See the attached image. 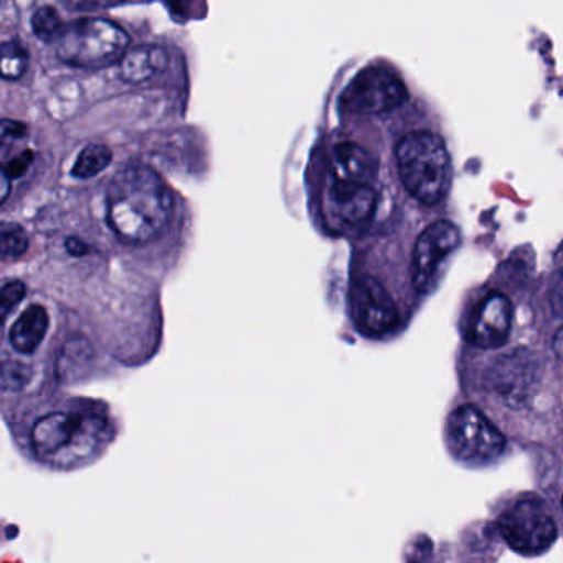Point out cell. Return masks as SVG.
I'll return each instance as SVG.
<instances>
[{"instance_id":"15","label":"cell","mask_w":563,"mask_h":563,"mask_svg":"<svg viewBox=\"0 0 563 563\" xmlns=\"http://www.w3.org/2000/svg\"><path fill=\"white\" fill-rule=\"evenodd\" d=\"M111 161H113V153L110 147L103 146V144H90L78 156L77 163L71 169V176L77 179H91V177L103 173L110 166Z\"/></svg>"},{"instance_id":"16","label":"cell","mask_w":563,"mask_h":563,"mask_svg":"<svg viewBox=\"0 0 563 563\" xmlns=\"http://www.w3.org/2000/svg\"><path fill=\"white\" fill-rule=\"evenodd\" d=\"M27 48L19 41L5 42L0 45V78L8 81H18L24 77L29 68Z\"/></svg>"},{"instance_id":"21","label":"cell","mask_w":563,"mask_h":563,"mask_svg":"<svg viewBox=\"0 0 563 563\" xmlns=\"http://www.w3.org/2000/svg\"><path fill=\"white\" fill-rule=\"evenodd\" d=\"M27 124L15 120H0V150H8L12 144L27 137Z\"/></svg>"},{"instance_id":"17","label":"cell","mask_w":563,"mask_h":563,"mask_svg":"<svg viewBox=\"0 0 563 563\" xmlns=\"http://www.w3.org/2000/svg\"><path fill=\"white\" fill-rule=\"evenodd\" d=\"M65 24L57 9L44 5L32 15V31L45 44H54L60 37Z\"/></svg>"},{"instance_id":"10","label":"cell","mask_w":563,"mask_h":563,"mask_svg":"<svg viewBox=\"0 0 563 563\" xmlns=\"http://www.w3.org/2000/svg\"><path fill=\"white\" fill-rule=\"evenodd\" d=\"M512 325V305L507 296L493 292L474 311L467 329V341L479 349H496L506 344Z\"/></svg>"},{"instance_id":"13","label":"cell","mask_w":563,"mask_h":563,"mask_svg":"<svg viewBox=\"0 0 563 563\" xmlns=\"http://www.w3.org/2000/svg\"><path fill=\"white\" fill-rule=\"evenodd\" d=\"M169 55L159 45H137L128 48L120 62V75L126 84H143L166 70Z\"/></svg>"},{"instance_id":"14","label":"cell","mask_w":563,"mask_h":563,"mask_svg":"<svg viewBox=\"0 0 563 563\" xmlns=\"http://www.w3.org/2000/svg\"><path fill=\"white\" fill-rule=\"evenodd\" d=\"M48 325H51V318H48L47 309L41 305L29 306L12 325L11 334H9L12 347L19 354H34L44 342Z\"/></svg>"},{"instance_id":"6","label":"cell","mask_w":563,"mask_h":563,"mask_svg":"<svg viewBox=\"0 0 563 563\" xmlns=\"http://www.w3.org/2000/svg\"><path fill=\"white\" fill-rule=\"evenodd\" d=\"M407 97V87L394 68L372 65L352 78L341 103L351 113L380 114L400 107Z\"/></svg>"},{"instance_id":"8","label":"cell","mask_w":563,"mask_h":563,"mask_svg":"<svg viewBox=\"0 0 563 563\" xmlns=\"http://www.w3.org/2000/svg\"><path fill=\"white\" fill-rule=\"evenodd\" d=\"M460 240V230L446 220L434 222L421 233L411 256V282L418 291H428L433 286L441 262L456 250Z\"/></svg>"},{"instance_id":"20","label":"cell","mask_w":563,"mask_h":563,"mask_svg":"<svg viewBox=\"0 0 563 563\" xmlns=\"http://www.w3.org/2000/svg\"><path fill=\"white\" fill-rule=\"evenodd\" d=\"M31 380V368L18 361H5L0 364V388L19 390Z\"/></svg>"},{"instance_id":"11","label":"cell","mask_w":563,"mask_h":563,"mask_svg":"<svg viewBox=\"0 0 563 563\" xmlns=\"http://www.w3.org/2000/svg\"><path fill=\"white\" fill-rule=\"evenodd\" d=\"M85 421L80 415L57 413L47 415L35 423L32 430V448L41 457H55L64 453L70 444L87 434L84 430Z\"/></svg>"},{"instance_id":"7","label":"cell","mask_w":563,"mask_h":563,"mask_svg":"<svg viewBox=\"0 0 563 563\" xmlns=\"http://www.w3.org/2000/svg\"><path fill=\"white\" fill-rule=\"evenodd\" d=\"M351 312L355 328L365 335H382L398 324V309L384 285L361 278L351 286Z\"/></svg>"},{"instance_id":"22","label":"cell","mask_w":563,"mask_h":563,"mask_svg":"<svg viewBox=\"0 0 563 563\" xmlns=\"http://www.w3.org/2000/svg\"><path fill=\"white\" fill-rule=\"evenodd\" d=\"M35 154L32 151H24V153L19 154L15 159H12L8 166L4 167L5 174H8L9 179H19V177L24 176L27 173L29 167L34 163Z\"/></svg>"},{"instance_id":"24","label":"cell","mask_w":563,"mask_h":563,"mask_svg":"<svg viewBox=\"0 0 563 563\" xmlns=\"http://www.w3.org/2000/svg\"><path fill=\"white\" fill-rule=\"evenodd\" d=\"M11 194V179L5 174L4 167L0 166V206L5 202Z\"/></svg>"},{"instance_id":"3","label":"cell","mask_w":563,"mask_h":563,"mask_svg":"<svg viewBox=\"0 0 563 563\" xmlns=\"http://www.w3.org/2000/svg\"><path fill=\"white\" fill-rule=\"evenodd\" d=\"M57 44L64 64L87 70H100L121 62L130 48V34L117 22L103 18H84L65 25Z\"/></svg>"},{"instance_id":"4","label":"cell","mask_w":563,"mask_h":563,"mask_svg":"<svg viewBox=\"0 0 563 563\" xmlns=\"http://www.w3.org/2000/svg\"><path fill=\"white\" fill-rule=\"evenodd\" d=\"M499 529L510 549L523 555L545 552L559 533L552 509L540 497L517 500L500 517Z\"/></svg>"},{"instance_id":"1","label":"cell","mask_w":563,"mask_h":563,"mask_svg":"<svg viewBox=\"0 0 563 563\" xmlns=\"http://www.w3.org/2000/svg\"><path fill=\"white\" fill-rule=\"evenodd\" d=\"M107 219L118 239L147 243L157 239L174 216V199L159 174L143 164H131L111 180Z\"/></svg>"},{"instance_id":"5","label":"cell","mask_w":563,"mask_h":563,"mask_svg":"<svg viewBox=\"0 0 563 563\" xmlns=\"http://www.w3.org/2000/svg\"><path fill=\"white\" fill-rule=\"evenodd\" d=\"M448 441L460 460L467 463H487L506 450V438L477 408L464 405L451 413L448 421Z\"/></svg>"},{"instance_id":"18","label":"cell","mask_w":563,"mask_h":563,"mask_svg":"<svg viewBox=\"0 0 563 563\" xmlns=\"http://www.w3.org/2000/svg\"><path fill=\"white\" fill-rule=\"evenodd\" d=\"M31 245L24 227L14 222L0 223V255L8 258H18L24 255Z\"/></svg>"},{"instance_id":"9","label":"cell","mask_w":563,"mask_h":563,"mask_svg":"<svg viewBox=\"0 0 563 563\" xmlns=\"http://www.w3.org/2000/svg\"><path fill=\"white\" fill-rule=\"evenodd\" d=\"M377 206V194L367 184L329 180L325 209L331 219L344 229H357L371 222Z\"/></svg>"},{"instance_id":"23","label":"cell","mask_w":563,"mask_h":563,"mask_svg":"<svg viewBox=\"0 0 563 563\" xmlns=\"http://www.w3.org/2000/svg\"><path fill=\"white\" fill-rule=\"evenodd\" d=\"M65 246H67L68 253L74 256H81L90 253V249H88L87 243L81 242V240L77 239V236H71V239H68L67 243H65Z\"/></svg>"},{"instance_id":"19","label":"cell","mask_w":563,"mask_h":563,"mask_svg":"<svg viewBox=\"0 0 563 563\" xmlns=\"http://www.w3.org/2000/svg\"><path fill=\"white\" fill-rule=\"evenodd\" d=\"M25 295H27V288L19 279L2 286L0 289V329L8 321L9 314L18 308L19 302L24 301Z\"/></svg>"},{"instance_id":"2","label":"cell","mask_w":563,"mask_h":563,"mask_svg":"<svg viewBox=\"0 0 563 563\" xmlns=\"http://www.w3.org/2000/svg\"><path fill=\"white\" fill-rule=\"evenodd\" d=\"M395 156L401 183L415 199L434 206L448 196L453 167L443 137L415 131L401 137Z\"/></svg>"},{"instance_id":"12","label":"cell","mask_w":563,"mask_h":563,"mask_svg":"<svg viewBox=\"0 0 563 563\" xmlns=\"http://www.w3.org/2000/svg\"><path fill=\"white\" fill-rule=\"evenodd\" d=\"M377 163L364 147L354 143L335 144L329 161V180L372 186Z\"/></svg>"}]
</instances>
